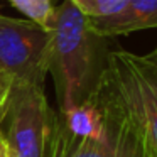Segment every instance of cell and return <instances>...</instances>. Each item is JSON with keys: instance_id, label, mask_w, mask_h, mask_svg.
Segmentation results:
<instances>
[{"instance_id": "1", "label": "cell", "mask_w": 157, "mask_h": 157, "mask_svg": "<svg viewBox=\"0 0 157 157\" xmlns=\"http://www.w3.org/2000/svg\"><path fill=\"white\" fill-rule=\"evenodd\" d=\"M49 73H52L59 112L83 103L95 90L106 63L105 37L93 31L69 0L56 7L51 25Z\"/></svg>"}, {"instance_id": "2", "label": "cell", "mask_w": 157, "mask_h": 157, "mask_svg": "<svg viewBox=\"0 0 157 157\" xmlns=\"http://www.w3.org/2000/svg\"><path fill=\"white\" fill-rule=\"evenodd\" d=\"M98 83L157 155V64L128 51H112Z\"/></svg>"}, {"instance_id": "3", "label": "cell", "mask_w": 157, "mask_h": 157, "mask_svg": "<svg viewBox=\"0 0 157 157\" xmlns=\"http://www.w3.org/2000/svg\"><path fill=\"white\" fill-rule=\"evenodd\" d=\"M56 123L44 86L14 83L0 123L12 157H51Z\"/></svg>"}, {"instance_id": "4", "label": "cell", "mask_w": 157, "mask_h": 157, "mask_svg": "<svg viewBox=\"0 0 157 157\" xmlns=\"http://www.w3.org/2000/svg\"><path fill=\"white\" fill-rule=\"evenodd\" d=\"M49 51L51 31L29 19L0 15V69L14 83L44 86Z\"/></svg>"}, {"instance_id": "5", "label": "cell", "mask_w": 157, "mask_h": 157, "mask_svg": "<svg viewBox=\"0 0 157 157\" xmlns=\"http://www.w3.org/2000/svg\"><path fill=\"white\" fill-rule=\"evenodd\" d=\"M90 24L105 39L157 29V0H127L118 14L105 19H90Z\"/></svg>"}, {"instance_id": "6", "label": "cell", "mask_w": 157, "mask_h": 157, "mask_svg": "<svg viewBox=\"0 0 157 157\" xmlns=\"http://www.w3.org/2000/svg\"><path fill=\"white\" fill-rule=\"evenodd\" d=\"M17 10L27 15L29 21L36 22L44 29H51L56 15V7L52 0H9Z\"/></svg>"}, {"instance_id": "7", "label": "cell", "mask_w": 157, "mask_h": 157, "mask_svg": "<svg viewBox=\"0 0 157 157\" xmlns=\"http://www.w3.org/2000/svg\"><path fill=\"white\" fill-rule=\"evenodd\" d=\"M85 17L105 19L118 14L127 0H69Z\"/></svg>"}, {"instance_id": "8", "label": "cell", "mask_w": 157, "mask_h": 157, "mask_svg": "<svg viewBox=\"0 0 157 157\" xmlns=\"http://www.w3.org/2000/svg\"><path fill=\"white\" fill-rule=\"evenodd\" d=\"M12 86H14V79H12L7 73H4L0 69V123H2V118H4L9 98H10Z\"/></svg>"}, {"instance_id": "9", "label": "cell", "mask_w": 157, "mask_h": 157, "mask_svg": "<svg viewBox=\"0 0 157 157\" xmlns=\"http://www.w3.org/2000/svg\"><path fill=\"white\" fill-rule=\"evenodd\" d=\"M10 155V150H9V145H7V140L4 137V132L0 128V157H9Z\"/></svg>"}, {"instance_id": "10", "label": "cell", "mask_w": 157, "mask_h": 157, "mask_svg": "<svg viewBox=\"0 0 157 157\" xmlns=\"http://www.w3.org/2000/svg\"><path fill=\"white\" fill-rule=\"evenodd\" d=\"M145 58L149 59V61H152L154 64H157V48L154 49L152 52H149V54H145Z\"/></svg>"}, {"instance_id": "11", "label": "cell", "mask_w": 157, "mask_h": 157, "mask_svg": "<svg viewBox=\"0 0 157 157\" xmlns=\"http://www.w3.org/2000/svg\"><path fill=\"white\" fill-rule=\"evenodd\" d=\"M9 157H12V155H9Z\"/></svg>"}]
</instances>
